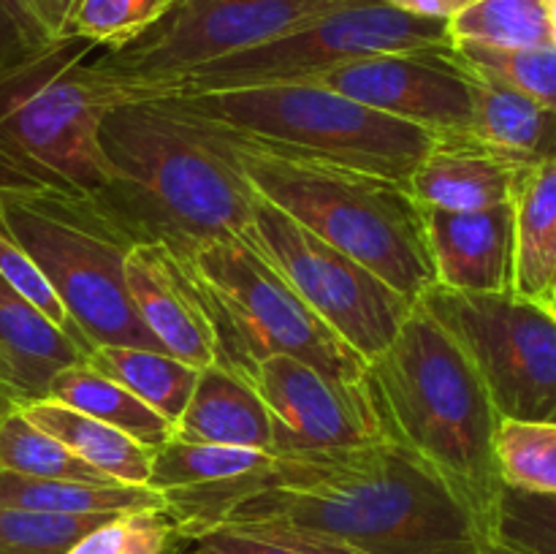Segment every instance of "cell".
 I'll return each mask as SVG.
<instances>
[{
  "label": "cell",
  "mask_w": 556,
  "mask_h": 554,
  "mask_svg": "<svg viewBox=\"0 0 556 554\" xmlns=\"http://www.w3.org/2000/svg\"><path fill=\"white\" fill-rule=\"evenodd\" d=\"M364 383L386 440L438 476L492 541L505 487L494 451L500 416L456 337L416 302L391 345L367 362Z\"/></svg>",
  "instance_id": "1"
},
{
  "label": "cell",
  "mask_w": 556,
  "mask_h": 554,
  "mask_svg": "<svg viewBox=\"0 0 556 554\" xmlns=\"http://www.w3.org/2000/svg\"><path fill=\"white\" fill-rule=\"evenodd\" d=\"M228 521H277L364 554H445L486 541L445 483L391 440L291 456L286 481L244 500Z\"/></svg>",
  "instance_id": "2"
},
{
  "label": "cell",
  "mask_w": 556,
  "mask_h": 554,
  "mask_svg": "<svg viewBox=\"0 0 556 554\" xmlns=\"http://www.w3.org/2000/svg\"><path fill=\"white\" fill-rule=\"evenodd\" d=\"M109 182L103 206L139 242L193 255L217 239L242 237L255 190L190 119L161 101H125L98 128Z\"/></svg>",
  "instance_id": "3"
},
{
  "label": "cell",
  "mask_w": 556,
  "mask_h": 554,
  "mask_svg": "<svg viewBox=\"0 0 556 554\" xmlns=\"http://www.w3.org/2000/svg\"><path fill=\"white\" fill-rule=\"evenodd\" d=\"M190 123L261 199L280 206L304 228L356 259L402 297L418 302L434 286L421 206L402 182L282 158L199 119Z\"/></svg>",
  "instance_id": "4"
},
{
  "label": "cell",
  "mask_w": 556,
  "mask_h": 554,
  "mask_svg": "<svg viewBox=\"0 0 556 554\" xmlns=\"http://www.w3.org/2000/svg\"><path fill=\"white\" fill-rule=\"evenodd\" d=\"M92 49L87 38H58L0 76V196L103 193L98 128L119 98L85 63Z\"/></svg>",
  "instance_id": "5"
},
{
  "label": "cell",
  "mask_w": 556,
  "mask_h": 554,
  "mask_svg": "<svg viewBox=\"0 0 556 554\" xmlns=\"http://www.w3.org/2000/svg\"><path fill=\"white\" fill-rule=\"evenodd\" d=\"M150 101L275 155L375 174L402 185L440 139L315 81L228 87Z\"/></svg>",
  "instance_id": "6"
},
{
  "label": "cell",
  "mask_w": 556,
  "mask_h": 554,
  "mask_svg": "<svg viewBox=\"0 0 556 554\" xmlns=\"http://www.w3.org/2000/svg\"><path fill=\"white\" fill-rule=\"evenodd\" d=\"M0 228L47 275L90 351L96 345L157 348L125 286V259L139 239L98 199L0 196Z\"/></svg>",
  "instance_id": "7"
},
{
  "label": "cell",
  "mask_w": 556,
  "mask_h": 554,
  "mask_svg": "<svg viewBox=\"0 0 556 554\" xmlns=\"http://www.w3.org/2000/svg\"><path fill=\"white\" fill-rule=\"evenodd\" d=\"M190 264L215 318V364L248 380L261 358L286 353L342 383H364L367 358L329 329L248 239L204 244Z\"/></svg>",
  "instance_id": "8"
},
{
  "label": "cell",
  "mask_w": 556,
  "mask_h": 554,
  "mask_svg": "<svg viewBox=\"0 0 556 554\" xmlns=\"http://www.w3.org/2000/svg\"><path fill=\"white\" fill-rule=\"evenodd\" d=\"M342 3L351 0H177L152 30L92 68L117 90L119 103L150 101L190 71L261 47Z\"/></svg>",
  "instance_id": "9"
},
{
  "label": "cell",
  "mask_w": 556,
  "mask_h": 554,
  "mask_svg": "<svg viewBox=\"0 0 556 554\" xmlns=\"http://www.w3.org/2000/svg\"><path fill=\"white\" fill-rule=\"evenodd\" d=\"M448 47V22L421 20L380 0H351L261 47L190 71L161 98L277 81H309L337 65L372 54Z\"/></svg>",
  "instance_id": "10"
},
{
  "label": "cell",
  "mask_w": 556,
  "mask_h": 554,
  "mask_svg": "<svg viewBox=\"0 0 556 554\" xmlns=\"http://www.w3.org/2000/svg\"><path fill=\"white\" fill-rule=\"evenodd\" d=\"M418 302L465 348L500 418L556 424V318L546 304L440 286Z\"/></svg>",
  "instance_id": "11"
},
{
  "label": "cell",
  "mask_w": 556,
  "mask_h": 554,
  "mask_svg": "<svg viewBox=\"0 0 556 554\" xmlns=\"http://www.w3.org/2000/svg\"><path fill=\"white\" fill-rule=\"evenodd\" d=\"M242 239L367 362L391 345L416 304L258 193Z\"/></svg>",
  "instance_id": "12"
},
{
  "label": "cell",
  "mask_w": 556,
  "mask_h": 554,
  "mask_svg": "<svg viewBox=\"0 0 556 554\" xmlns=\"http://www.w3.org/2000/svg\"><path fill=\"white\" fill-rule=\"evenodd\" d=\"M248 383L271 416V454H340L386 440L367 383H342L286 353L261 358Z\"/></svg>",
  "instance_id": "13"
},
{
  "label": "cell",
  "mask_w": 556,
  "mask_h": 554,
  "mask_svg": "<svg viewBox=\"0 0 556 554\" xmlns=\"http://www.w3.org/2000/svg\"><path fill=\"white\" fill-rule=\"evenodd\" d=\"M309 81L440 139L470 136L476 79L451 47L372 54L337 65Z\"/></svg>",
  "instance_id": "14"
},
{
  "label": "cell",
  "mask_w": 556,
  "mask_h": 554,
  "mask_svg": "<svg viewBox=\"0 0 556 554\" xmlns=\"http://www.w3.org/2000/svg\"><path fill=\"white\" fill-rule=\"evenodd\" d=\"M125 286L157 351L195 369L217 362L215 318L188 255L163 242H136L125 259Z\"/></svg>",
  "instance_id": "15"
},
{
  "label": "cell",
  "mask_w": 556,
  "mask_h": 554,
  "mask_svg": "<svg viewBox=\"0 0 556 554\" xmlns=\"http://www.w3.org/2000/svg\"><path fill=\"white\" fill-rule=\"evenodd\" d=\"M434 286L456 293H514V201L478 212L421 206Z\"/></svg>",
  "instance_id": "16"
},
{
  "label": "cell",
  "mask_w": 556,
  "mask_h": 554,
  "mask_svg": "<svg viewBox=\"0 0 556 554\" xmlns=\"http://www.w3.org/2000/svg\"><path fill=\"white\" fill-rule=\"evenodd\" d=\"M527 168L472 136H448L429 147L405 188L418 206L478 212L514 201L516 185Z\"/></svg>",
  "instance_id": "17"
},
{
  "label": "cell",
  "mask_w": 556,
  "mask_h": 554,
  "mask_svg": "<svg viewBox=\"0 0 556 554\" xmlns=\"http://www.w3.org/2000/svg\"><path fill=\"white\" fill-rule=\"evenodd\" d=\"M87 351L0 277V391L14 405L47 400L49 383Z\"/></svg>",
  "instance_id": "18"
},
{
  "label": "cell",
  "mask_w": 556,
  "mask_h": 554,
  "mask_svg": "<svg viewBox=\"0 0 556 554\" xmlns=\"http://www.w3.org/2000/svg\"><path fill=\"white\" fill-rule=\"evenodd\" d=\"M174 440L271 451V416L242 375L210 364L174 424Z\"/></svg>",
  "instance_id": "19"
},
{
  "label": "cell",
  "mask_w": 556,
  "mask_h": 554,
  "mask_svg": "<svg viewBox=\"0 0 556 554\" xmlns=\"http://www.w3.org/2000/svg\"><path fill=\"white\" fill-rule=\"evenodd\" d=\"M514 293L546 302L556 282V158L521 174L514 193Z\"/></svg>",
  "instance_id": "20"
},
{
  "label": "cell",
  "mask_w": 556,
  "mask_h": 554,
  "mask_svg": "<svg viewBox=\"0 0 556 554\" xmlns=\"http://www.w3.org/2000/svg\"><path fill=\"white\" fill-rule=\"evenodd\" d=\"M476 79L470 136L525 166L556 158V112L494 81Z\"/></svg>",
  "instance_id": "21"
},
{
  "label": "cell",
  "mask_w": 556,
  "mask_h": 554,
  "mask_svg": "<svg viewBox=\"0 0 556 554\" xmlns=\"http://www.w3.org/2000/svg\"><path fill=\"white\" fill-rule=\"evenodd\" d=\"M20 411L112 481L139 483V487H147L150 481L152 449L141 445L130 435L54 400L25 402Z\"/></svg>",
  "instance_id": "22"
},
{
  "label": "cell",
  "mask_w": 556,
  "mask_h": 554,
  "mask_svg": "<svg viewBox=\"0 0 556 554\" xmlns=\"http://www.w3.org/2000/svg\"><path fill=\"white\" fill-rule=\"evenodd\" d=\"M47 400L63 402L74 411L87 413V416L130 435V438L139 440L141 445L152 451L161 449L163 443L174 438L172 421H166L147 402L130 394L117 380L92 369L87 362L74 364V367L54 375V380L49 383Z\"/></svg>",
  "instance_id": "23"
},
{
  "label": "cell",
  "mask_w": 556,
  "mask_h": 554,
  "mask_svg": "<svg viewBox=\"0 0 556 554\" xmlns=\"http://www.w3.org/2000/svg\"><path fill=\"white\" fill-rule=\"evenodd\" d=\"M0 505L43 511V514L96 516L163 508V498L152 487H139V483H87L0 470Z\"/></svg>",
  "instance_id": "24"
},
{
  "label": "cell",
  "mask_w": 556,
  "mask_h": 554,
  "mask_svg": "<svg viewBox=\"0 0 556 554\" xmlns=\"http://www.w3.org/2000/svg\"><path fill=\"white\" fill-rule=\"evenodd\" d=\"M85 362L106 378L117 380L172 424L179 421L199 380V369L157 348L96 345Z\"/></svg>",
  "instance_id": "25"
},
{
  "label": "cell",
  "mask_w": 556,
  "mask_h": 554,
  "mask_svg": "<svg viewBox=\"0 0 556 554\" xmlns=\"http://www.w3.org/2000/svg\"><path fill=\"white\" fill-rule=\"evenodd\" d=\"M451 43H483L500 49L556 43L548 0H470L448 20Z\"/></svg>",
  "instance_id": "26"
},
{
  "label": "cell",
  "mask_w": 556,
  "mask_h": 554,
  "mask_svg": "<svg viewBox=\"0 0 556 554\" xmlns=\"http://www.w3.org/2000/svg\"><path fill=\"white\" fill-rule=\"evenodd\" d=\"M0 470L33 478H65V481L117 483L87 465L65 443L43 432L20 407L0 418Z\"/></svg>",
  "instance_id": "27"
},
{
  "label": "cell",
  "mask_w": 556,
  "mask_h": 554,
  "mask_svg": "<svg viewBox=\"0 0 556 554\" xmlns=\"http://www.w3.org/2000/svg\"><path fill=\"white\" fill-rule=\"evenodd\" d=\"M456 60L478 79L521 92L556 112V43L500 49L483 43H451Z\"/></svg>",
  "instance_id": "28"
},
{
  "label": "cell",
  "mask_w": 556,
  "mask_h": 554,
  "mask_svg": "<svg viewBox=\"0 0 556 554\" xmlns=\"http://www.w3.org/2000/svg\"><path fill=\"white\" fill-rule=\"evenodd\" d=\"M494 451L505 487L556 494V424L500 418Z\"/></svg>",
  "instance_id": "29"
},
{
  "label": "cell",
  "mask_w": 556,
  "mask_h": 554,
  "mask_svg": "<svg viewBox=\"0 0 556 554\" xmlns=\"http://www.w3.org/2000/svg\"><path fill=\"white\" fill-rule=\"evenodd\" d=\"M201 554H364L329 536L277 525V521H228L195 541Z\"/></svg>",
  "instance_id": "30"
},
{
  "label": "cell",
  "mask_w": 556,
  "mask_h": 554,
  "mask_svg": "<svg viewBox=\"0 0 556 554\" xmlns=\"http://www.w3.org/2000/svg\"><path fill=\"white\" fill-rule=\"evenodd\" d=\"M182 541L166 508H139L109 516L65 554H179Z\"/></svg>",
  "instance_id": "31"
},
{
  "label": "cell",
  "mask_w": 556,
  "mask_h": 554,
  "mask_svg": "<svg viewBox=\"0 0 556 554\" xmlns=\"http://www.w3.org/2000/svg\"><path fill=\"white\" fill-rule=\"evenodd\" d=\"M177 0H76L68 36L87 38L96 47H125L157 25Z\"/></svg>",
  "instance_id": "32"
},
{
  "label": "cell",
  "mask_w": 556,
  "mask_h": 554,
  "mask_svg": "<svg viewBox=\"0 0 556 554\" xmlns=\"http://www.w3.org/2000/svg\"><path fill=\"white\" fill-rule=\"evenodd\" d=\"M114 514L65 516L0 505V554H65Z\"/></svg>",
  "instance_id": "33"
},
{
  "label": "cell",
  "mask_w": 556,
  "mask_h": 554,
  "mask_svg": "<svg viewBox=\"0 0 556 554\" xmlns=\"http://www.w3.org/2000/svg\"><path fill=\"white\" fill-rule=\"evenodd\" d=\"M492 541L516 554H556V494L503 487Z\"/></svg>",
  "instance_id": "34"
},
{
  "label": "cell",
  "mask_w": 556,
  "mask_h": 554,
  "mask_svg": "<svg viewBox=\"0 0 556 554\" xmlns=\"http://www.w3.org/2000/svg\"><path fill=\"white\" fill-rule=\"evenodd\" d=\"M0 277H3V280L9 282V286L14 288L22 299H27L33 307L41 310V313L47 315L54 326H60V329H63L71 340H76L87 353H90V345H87V340L81 337V331L74 326V320H71L65 304L60 302V297H58V291L52 288V282L47 280V275L38 269L36 261H33L30 255H27L25 250H22L20 244H16L14 239L3 231V228H0Z\"/></svg>",
  "instance_id": "35"
},
{
  "label": "cell",
  "mask_w": 556,
  "mask_h": 554,
  "mask_svg": "<svg viewBox=\"0 0 556 554\" xmlns=\"http://www.w3.org/2000/svg\"><path fill=\"white\" fill-rule=\"evenodd\" d=\"M52 41L58 38H49L47 30L16 0H0V76L47 49Z\"/></svg>",
  "instance_id": "36"
},
{
  "label": "cell",
  "mask_w": 556,
  "mask_h": 554,
  "mask_svg": "<svg viewBox=\"0 0 556 554\" xmlns=\"http://www.w3.org/2000/svg\"><path fill=\"white\" fill-rule=\"evenodd\" d=\"M38 25L47 30L49 38H65L71 27L76 0H16Z\"/></svg>",
  "instance_id": "37"
},
{
  "label": "cell",
  "mask_w": 556,
  "mask_h": 554,
  "mask_svg": "<svg viewBox=\"0 0 556 554\" xmlns=\"http://www.w3.org/2000/svg\"><path fill=\"white\" fill-rule=\"evenodd\" d=\"M380 3L391 5V9L396 11H405V14L421 16V20L448 22L451 16L459 14L470 0H380Z\"/></svg>",
  "instance_id": "38"
},
{
  "label": "cell",
  "mask_w": 556,
  "mask_h": 554,
  "mask_svg": "<svg viewBox=\"0 0 556 554\" xmlns=\"http://www.w3.org/2000/svg\"><path fill=\"white\" fill-rule=\"evenodd\" d=\"M445 554H516V552H510L508 546H503V543L497 541H476V543H467V546L451 549V552Z\"/></svg>",
  "instance_id": "39"
},
{
  "label": "cell",
  "mask_w": 556,
  "mask_h": 554,
  "mask_svg": "<svg viewBox=\"0 0 556 554\" xmlns=\"http://www.w3.org/2000/svg\"><path fill=\"white\" fill-rule=\"evenodd\" d=\"M11 407H16V405H14V400H11V396H5L3 391H0V418H3L5 413L11 411Z\"/></svg>",
  "instance_id": "40"
},
{
  "label": "cell",
  "mask_w": 556,
  "mask_h": 554,
  "mask_svg": "<svg viewBox=\"0 0 556 554\" xmlns=\"http://www.w3.org/2000/svg\"><path fill=\"white\" fill-rule=\"evenodd\" d=\"M548 20H552V30L556 38V0H548Z\"/></svg>",
  "instance_id": "41"
},
{
  "label": "cell",
  "mask_w": 556,
  "mask_h": 554,
  "mask_svg": "<svg viewBox=\"0 0 556 554\" xmlns=\"http://www.w3.org/2000/svg\"><path fill=\"white\" fill-rule=\"evenodd\" d=\"M541 304H546V310H548V313H552L554 318H556V291L548 293V299H546V302H541Z\"/></svg>",
  "instance_id": "42"
},
{
  "label": "cell",
  "mask_w": 556,
  "mask_h": 554,
  "mask_svg": "<svg viewBox=\"0 0 556 554\" xmlns=\"http://www.w3.org/2000/svg\"><path fill=\"white\" fill-rule=\"evenodd\" d=\"M188 554H201V552H199V549H193V552H188Z\"/></svg>",
  "instance_id": "43"
},
{
  "label": "cell",
  "mask_w": 556,
  "mask_h": 554,
  "mask_svg": "<svg viewBox=\"0 0 556 554\" xmlns=\"http://www.w3.org/2000/svg\"><path fill=\"white\" fill-rule=\"evenodd\" d=\"M554 291H556V282H554Z\"/></svg>",
  "instance_id": "44"
}]
</instances>
